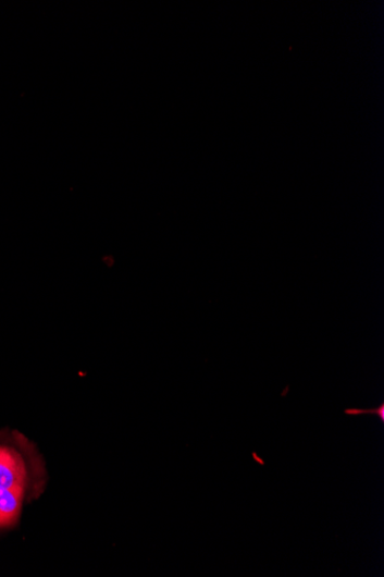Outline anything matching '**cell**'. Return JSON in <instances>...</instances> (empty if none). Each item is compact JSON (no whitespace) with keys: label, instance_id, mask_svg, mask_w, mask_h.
Here are the masks:
<instances>
[{"label":"cell","instance_id":"cell-1","mask_svg":"<svg viewBox=\"0 0 384 577\" xmlns=\"http://www.w3.org/2000/svg\"><path fill=\"white\" fill-rule=\"evenodd\" d=\"M28 465L22 454L9 446H0V487L27 488Z\"/></svg>","mask_w":384,"mask_h":577},{"label":"cell","instance_id":"cell-2","mask_svg":"<svg viewBox=\"0 0 384 577\" xmlns=\"http://www.w3.org/2000/svg\"><path fill=\"white\" fill-rule=\"evenodd\" d=\"M26 489L0 487V528L13 525L22 512Z\"/></svg>","mask_w":384,"mask_h":577},{"label":"cell","instance_id":"cell-3","mask_svg":"<svg viewBox=\"0 0 384 577\" xmlns=\"http://www.w3.org/2000/svg\"><path fill=\"white\" fill-rule=\"evenodd\" d=\"M346 414L348 415H359V414H376L379 415L380 417V420L382 422H384V405L382 404L379 408H374V409H367V410H362V409H346L345 410Z\"/></svg>","mask_w":384,"mask_h":577}]
</instances>
